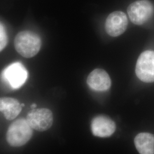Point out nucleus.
Wrapping results in <instances>:
<instances>
[{"mask_svg":"<svg viewBox=\"0 0 154 154\" xmlns=\"http://www.w3.org/2000/svg\"><path fill=\"white\" fill-rule=\"evenodd\" d=\"M24 106H25V105H24L23 103H22V104H21V106H22V107H23Z\"/></svg>","mask_w":154,"mask_h":154,"instance_id":"obj_14","label":"nucleus"},{"mask_svg":"<svg viewBox=\"0 0 154 154\" xmlns=\"http://www.w3.org/2000/svg\"><path fill=\"white\" fill-rule=\"evenodd\" d=\"M36 106H37V105L36 104H35V103H33V105H31V108L32 109H35V107H36Z\"/></svg>","mask_w":154,"mask_h":154,"instance_id":"obj_13","label":"nucleus"},{"mask_svg":"<svg viewBox=\"0 0 154 154\" xmlns=\"http://www.w3.org/2000/svg\"><path fill=\"white\" fill-rule=\"evenodd\" d=\"M26 119L33 129L38 131H44L52 126L53 116L49 109H33L29 112Z\"/></svg>","mask_w":154,"mask_h":154,"instance_id":"obj_6","label":"nucleus"},{"mask_svg":"<svg viewBox=\"0 0 154 154\" xmlns=\"http://www.w3.org/2000/svg\"><path fill=\"white\" fill-rule=\"evenodd\" d=\"M0 110L6 119L11 121L18 116L22 106L17 99L4 97L0 99Z\"/></svg>","mask_w":154,"mask_h":154,"instance_id":"obj_10","label":"nucleus"},{"mask_svg":"<svg viewBox=\"0 0 154 154\" xmlns=\"http://www.w3.org/2000/svg\"><path fill=\"white\" fill-rule=\"evenodd\" d=\"M91 131L94 135L100 138L109 137L116 130L114 122L109 117L99 116L95 117L91 124Z\"/></svg>","mask_w":154,"mask_h":154,"instance_id":"obj_8","label":"nucleus"},{"mask_svg":"<svg viewBox=\"0 0 154 154\" xmlns=\"http://www.w3.org/2000/svg\"><path fill=\"white\" fill-rule=\"evenodd\" d=\"M33 128L26 119H19L12 123L6 134L8 143L13 147H20L25 144L31 139Z\"/></svg>","mask_w":154,"mask_h":154,"instance_id":"obj_2","label":"nucleus"},{"mask_svg":"<svg viewBox=\"0 0 154 154\" xmlns=\"http://www.w3.org/2000/svg\"><path fill=\"white\" fill-rule=\"evenodd\" d=\"M41 44L39 36L27 30L18 33L14 41L17 51L25 58H32L36 55L40 50Z\"/></svg>","mask_w":154,"mask_h":154,"instance_id":"obj_1","label":"nucleus"},{"mask_svg":"<svg viewBox=\"0 0 154 154\" xmlns=\"http://www.w3.org/2000/svg\"><path fill=\"white\" fill-rule=\"evenodd\" d=\"M154 13V5L149 0L137 1L127 8V13L131 21L137 25H142L148 22Z\"/></svg>","mask_w":154,"mask_h":154,"instance_id":"obj_3","label":"nucleus"},{"mask_svg":"<svg viewBox=\"0 0 154 154\" xmlns=\"http://www.w3.org/2000/svg\"><path fill=\"white\" fill-rule=\"evenodd\" d=\"M87 82L90 88L98 91H107L111 85L109 74L105 70L100 69L94 70L88 75Z\"/></svg>","mask_w":154,"mask_h":154,"instance_id":"obj_9","label":"nucleus"},{"mask_svg":"<svg viewBox=\"0 0 154 154\" xmlns=\"http://www.w3.org/2000/svg\"><path fill=\"white\" fill-rule=\"evenodd\" d=\"M8 43V37L6 32L5 29L2 24L1 23L0 25V50L4 49Z\"/></svg>","mask_w":154,"mask_h":154,"instance_id":"obj_12","label":"nucleus"},{"mask_svg":"<svg viewBox=\"0 0 154 154\" xmlns=\"http://www.w3.org/2000/svg\"><path fill=\"white\" fill-rule=\"evenodd\" d=\"M135 73L144 82H154V51L147 50L139 55L136 64Z\"/></svg>","mask_w":154,"mask_h":154,"instance_id":"obj_5","label":"nucleus"},{"mask_svg":"<svg viewBox=\"0 0 154 154\" xmlns=\"http://www.w3.org/2000/svg\"><path fill=\"white\" fill-rule=\"evenodd\" d=\"M128 25V20L125 13L116 11L107 17L105 23V29L111 37H116L124 33Z\"/></svg>","mask_w":154,"mask_h":154,"instance_id":"obj_7","label":"nucleus"},{"mask_svg":"<svg viewBox=\"0 0 154 154\" xmlns=\"http://www.w3.org/2000/svg\"><path fill=\"white\" fill-rule=\"evenodd\" d=\"M28 73L20 62H14L7 66L2 72L1 78L6 85L13 89L21 88L25 83Z\"/></svg>","mask_w":154,"mask_h":154,"instance_id":"obj_4","label":"nucleus"},{"mask_svg":"<svg viewBox=\"0 0 154 154\" xmlns=\"http://www.w3.org/2000/svg\"><path fill=\"white\" fill-rule=\"evenodd\" d=\"M136 148L140 154H154V135L148 132L138 134L134 139Z\"/></svg>","mask_w":154,"mask_h":154,"instance_id":"obj_11","label":"nucleus"}]
</instances>
